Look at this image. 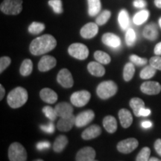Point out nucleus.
Masks as SVG:
<instances>
[{"instance_id":"obj_1","label":"nucleus","mask_w":161,"mask_h":161,"mask_svg":"<svg viewBox=\"0 0 161 161\" xmlns=\"http://www.w3.org/2000/svg\"><path fill=\"white\" fill-rule=\"evenodd\" d=\"M57 46V41L53 36L44 35L32 40L30 44V52L34 55H41L51 52Z\"/></svg>"},{"instance_id":"obj_2","label":"nucleus","mask_w":161,"mask_h":161,"mask_svg":"<svg viewBox=\"0 0 161 161\" xmlns=\"http://www.w3.org/2000/svg\"><path fill=\"white\" fill-rule=\"evenodd\" d=\"M28 92L23 87H17L9 92L7 101L12 108H18L24 105L28 100Z\"/></svg>"},{"instance_id":"obj_3","label":"nucleus","mask_w":161,"mask_h":161,"mask_svg":"<svg viewBox=\"0 0 161 161\" xmlns=\"http://www.w3.org/2000/svg\"><path fill=\"white\" fill-rule=\"evenodd\" d=\"M117 85L112 80H106L98 84L97 86V95L102 99H108L114 96L117 92Z\"/></svg>"},{"instance_id":"obj_4","label":"nucleus","mask_w":161,"mask_h":161,"mask_svg":"<svg viewBox=\"0 0 161 161\" xmlns=\"http://www.w3.org/2000/svg\"><path fill=\"white\" fill-rule=\"evenodd\" d=\"M22 4L23 0H3L0 9L7 15H17L23 10Z\"/></svg>"},{"instance_id":"obj_5","label":"nucleus","mask_w":161,"mask_h":161,"mask_svg":"<svg viewBox=\"0 0 161 161\" xmlns=\"http://www.w3.org/2000/svg\"><path fill=\"white\" fill-rule=\"evenodd\" d=\"M8 158L10 161H26L27 152L21 144L14 142L8 148Z\"/></svg>"},{"instance_id":"obj_6","label":"nucleus","mask_w":161,"mask_h":161,"mask_svg":"<svg viewBox=\"0 0 161 161\" xmlns=\"http://www.w3.org/2000/svg\"><path fill=\"white\" fill-rule=\"evenodd\" d=\"M68 52L72 57L78 60H85L89 55V49L82 43H75L69 46Z\"/></svg>"},{"instance_id":"obj_7","label":"nucleus","mask_w":161,"mask_h":161,"mask_svg":"<svg viewBox=\"0 0 161 161\" xmlns=\"http://www.w3.org/2000/svg\"><path fill=\"white\" fill-rule=\"evenodd\" d=\"M91 95L86 90H80L74 92L71 96L70 101L72 104L76 107H83L89 102Z\"/></svg>"},{"instance_id":"obj_8","label":"nucleus","mask_w":161,"mask_h":161,"mask_svg":"<svg viewBox=\"0 0 161 161\" xmlns=\"http://www.w3.org/2000/svg\"><path fill=\"white\" fill-rule=\"evenodd\" d=\"M138 140L135 138H128L121 141L117 145V149L123 154H129L137 148Z\"/></svg>"},{"instance_id":"obj_9","label":"nucleus","mask_w":161,"mask_h":161,"mask_svg":"<svg viewBox=\"0 0 161 161\" xmlns=\"http://www.w3.org/2000/svg\"><path fill=\"white\" fill-rule=\"evenodd\" d=\"M57 80L60 85L65 88H70L73 86L74 81L71 72L67 69H63L58 72Z\"/></svg>"},{"instance_id":"obj_10","label":"nucleus","mask_w":161,"mask_h":161,"mask_svg":"<svg viewBox=\"0 0 161 161\" xmlns=\"http://www.w3.org/2000/svg\"><path fill=\"white\" fill-rule=\"evenodd\" d=\"M94 116H95V114L91 110H88L80 113L75 117V125L78 128L85 126L92 121Z\"/></svg>"},{"instance_id":"obj_11","label":"nucleus","mask_w":161,"mask_h":161,"mask_svg":"<svg viewBox=\"0 0 161 161\" xmlns=\"http://www.w3.org/2000/svg\"><path fill=\"white\" fill-rule=\"evenodd\" d=\"M140 90L147 95H157L161 91V85L156 81H146L142 84Z\"/></svg>"},{"instance_id":"obj_12","label":"nucleus","mask_w":161,"mask_h":161,"mask_svg":"<svg viewBox=\"0 0 161 161\" xmlns=\"http://www.w3.org/2000/svg\"><path fill=\"white\" fill-rule=\"evenodd\" d=\"M96 152L91 147H84L76 154V161H92L95 160Z\"/></svg>"},{"instance_id":"obj_13","label":"nucleus","mask_w":161,"mask_h":161,"mask_svg":"<svg viewBox=\"0 0 161 161\" xmlns=\"http://www.w3.org/2000/svg\"><path fill=\"white\" fill-rule=\"evenodd\" d=\"M57 60L54 57L50 55H44L38 64V69L40 72H47L53 69L56 66Z\"/></svg>"},{"instance_id":"obj_14","label":"nucleus","mask_w":161,"mask_h":161,"mask_svg":"<svg viewBox=\"0 0 161 161\" xmlns=\"http://www.w3.org/2000/svg\"><path fill=\"white\" fill-rule=\"evenodd\" d=\"M98 31V27L96 23H89L84 25L81 28L80 31V34L82 37L85 39H90V38L94 37L97 35Z\"/></svg>"},{"instance_id":"obj_15","label":"nucleus","mask_w":161,"mask_h":161,"mask_svg":"<svg viewBox=\"0 0 161 161\" xmlns=\"http://www.w3.org/2000/svg\"><path fill=\"white\" fill-rule=\"evenodd\" d=\"M55 110L57 116H60V118L69 117L72 115V113H73V108L72 105L66 102H60L58 104Z\"/></svg>"},{"instance_id":"obj_16","label":"nucleus","mask_w":161,"mask_h":161,"mask_svg":"<svg viewBox=\"0 0 161 161\" xmlns=\"http://www.w3.org/2000/svg\"><path fill=\"white\" fill-rule=\"evenodd\" d=\"M75 125V116L72 115L66 118H60L57 124L58 129L60 131H69Z\"/></svg>"},{"instance_id":"obj_17","label":"nucleus","mask_w":161,"mask_h":161,"mask_svg":"<svg viewBox=\"0 0 161 161\" xmlns=\"http://www.w3.org/2000/svg\"><path fill=\"white\" fill-rule=\"evenodd\" d=\"M102 42L111 48H118L121 45V40L117 35L113 33H106L102 36Z\"/></svg>"},{"instance_id":"obj_18","label":"nucleus","mask_w":161,"mask_h":161,"mask_svg":"<svg viewBox=\"0 0 161 161\" xmlns=\"http://www.w3.org/2000/svg\"><path fill=\"white\" fill-rule=\"evenodd\" d=\"M40 96L43 102L48 104H54L57 102V93L49 88H44L40 92Z\"/></svg>"},{"instance_id":"obj_19","label":"nucleus","mask_w":161,"mask_h":161,"mask_svg":"<svg viewBox=\"0 0 161 161\" xmlns=\"http://www.w3.org/2000/svg\"><path fill=\"white\" fill-rule=\"evenodd\" d=\"M101 134H102V129H101L100 127L96 125H91L86 128V130H84L82 133L81 136L84 140H89L91 139L96 138Z\"/></svg>"},{"instance_id":"obj_20","label":"nucleus","mask_w":161,"mask_h":161,"mask_svg":"<svg viewBox=\"0 0 161 161\" xmlns=\"http://www.w3.org/2000/svg\"><path fill=\"white\" fill-rule=\"evenodd\" d=\"M119 118L120 123L125 128H128L131 125L133 122V116L130 112L125 108H122L119 111Z\"/></svg>"},{"instance_id":"obj_21","label":"nucleus","mask_w":161,"mask_h":161,"mask_svg":"<svg viewBox=\"0 0 161 161\" xmlns=\"http://www.w3.org/2000/svg\"><path fill=\"white\" fill-rule=\"evenodd\" d=\"M143 36L149 40H155L158 37V26L155 23H150L147 25L143 30Z\"/></svg>"},{"instance_id":"obj_22","label":"nucleus","mask_w":161,"mask_h":161,"mask_svg":"<svg viewBox=\"0 0 161 161\" xmlns=\"http://www.w3.org/2000/svg\"><path fill=\"white\" fill-rule=\"evenodd\" d=\"M87 69L91 75L96 77H102L105 73L104 67L98 62H90L87 66Z\"/></svg>"},{"instance_id":"obj_23","label":"nucleus","mask_w":161,"mask_h":161,"mask_svg":"<svg viewBox=\"0 0 161 161\" xmlns=\"http://www.w3.org/2000/svg\"><path fill=\"white\" fill-rule=\"evenodd\" d=\"M103 125L108 132L113 134L117 130V122L115 117L112 116H107L103 119Z\"/></svg>"},{"instance_id":"obj_24","label":"nucleus","mask_w":161,"mask_h":161,"mask_svg":"<svg viewBox=\"0 0 161 161\" xmlns=\"http://www.w3.org/2000/svg\"><path fill=\"white\" fill-rule=\"evenodd\" d=\"M68 144V139L66 136L60 135L58 136L53 144V149L55 152L60 153L63 151L66 145Z\"/></svg>"},{"instance_id":"obj_25","label":"nucleus","mask_w":161,"mask_h":161,"mask_svg":"<svg viewBox=\"0 0 161 161\" xmlns=\"http://www.w3.org/2000/svg\"><path fill=\"white\" fill-rule=\"evenodd\" d=\"M130 106L133 109L134 115L140 116V111L145 108V103L141 98H133L130 101Z\"/></svg>"},{"instance_id":"obj_26","label":"nucleus","mask_w":161,"mask_h":161,"mask_svg":"<svg viewBox=\"0 0 161 161\" xmlns=\"http://www.w3.org/2000/svg\"><path fill=\"white\" fill-rule=\"evenodd\" d=\"M88 1V14L91 17L96 16L101 11L100 0H87Z\"/></svg>"},{"instance_id":"obj_27","label":"nucleus","mask_w":161,"mask_h":161,"mask_svg":"<svg viewBox=\"0 0 161 161\" xmlns=\"http://www.w3.org/2000/svg\"><path fill=\"white\" fill-rule=\"evenodd\" d=\"M118 21L119 23V25L121 29L122 30H127L128 29V26H129L130 23V19H129V14L127 12L126 10H122L119 14L118 17Z\"/></svg>"},{"instance_id":"obj_28","label":"nucleus","mask_w":161,"mask_h":161,"mask_svg":"<svg viewBox=\"0 0 161 161\" xmlns=\"http://www.w3.org/2000/svg\"><path fill=\"white\" fill-rule=\"evenodd\" d=\"M32 69H33V64L30 59H25L20 66L19 72L23 76H28L31 73Z\"/></svg>"},{"instance_id":"obj_29","label":"nucleus","mask_w":161,"mask_h":161,"mask_svg":"<svg viewBox=\"0 0 161 161\" xmlns=\"http://www.w3.org/2000/svg\"><path fill=\"white\" fill-rule=\"evenodd\" d=\"M134 73H135V67H134V64L132 62L126 64L123 70V78L125 81H129L134 77Z\"/></svg>"},{"instance_id":"obj_30","label":"nucleus","mask_w":161,"mask_h":161,"mask_svg":"<svg viewBox=\"0 0 161 161\" xmlns=\"http://www.w3.org/2000/svg\"><path fill=\"white\" fill-rule=\"evenodd\" d=\"M148 17H149V11H147V10H142V11L138 12L134 15L133 20L136 25H142L148 19Z\"/></svg>"},{"instance_id":"obj_31","label":"nucleus","mask_w":161,"mask_h":161,"mask_svg":"<svg viewBox=\"0 0 161 161\" xmlns=\"http://www.w3.org/2000/svg\"><path fill=\"white\" fill-rule=\"evenodd\" d=\"M94 58L98 63L102 64H108L111 61L110 55L106 52L102 51H96L94 53Z\"/></svg>"},{"instance_id":"obj_32","label":"nucleus","mask_w":161,"mask_h":161,"mask_svg":"<svg viewBox=\"0 0 161 161\" xmlns=\"http://www.w3.org/2000/svg\"><path fill=\"white\" fill-rule=\"evenodd\" d=\"M156 73V69L152 66H147L146 67L142 69L140 72V76L142 79H149V78H152L153 76L155 75Z\"/></svg>"},{"instance_id":"obj_33","label":"nucleus","mask_w":161,"mask_h":161,"mask_svg":"<svg viewBox=\"0 0 161 161\" xmlns=\"http://www.w3.org/2000/svg\"><path fill=\"white\" fill-rule=\"evenodd\" d=\"M45 29V25L43 23L33 22L29 27V31L32 35H38Z\"/></svg>"},{"instance_id":"obj_34","label":"nucleus","mask_w":161,"mask_h":161,"mask_svg":"<svg viewBox=\"0 0 161 161\" xmlns=\"http://www.w3.org/2000/svg\"><path fill=\"white\" fill-rule=\"evenodd\" d=\"M110 16H111L110 11H108V10H105V11H104L102 14H100L98 15V17L96 18V24H97L98 25H104V24L109 20Z\"/></svg>"},{"instance_id":"obj_35","label":"nucleus","mask_w":161,"mask_h":161,"mask_svg":"<svg viewBox=\"0 0 161 161\" xmlns=\"http://www.w3.org/2000/svg\"><path fill=\"white\" fill-rule=\"evenodd\" d=\"M136 32L134 31V29H128L127 30L126 35H125V42L126 44L128 46H132L134 45L136 42Z\"/></svg>"},{"instance_id":"obj_36","label":"nucleus","mask_w":161,"mask_h":161,"mask_svg":"<svg viewBox=\"0 0 161 161\" xmlns=\"http://www.w3.org/2000/svg\"><path fill=\"white\" fill-rule=\"evenodd\" d=\"M151 154V150L148 147H144L137 154L136 161H148Z\"/></svg>"},{"instance_id":"obj_37","label":"nucleus","mask_w":161,"mask_h":161,"mask_svg":"<svg viewBox=\"0 0 161 161\" xmlns=\"http://www.w3.org/2000/svg\"><path fill=\"white\" fill-rule=\"evenodd\" d=\"M49 5L52 8L55 14H61L63 12L61 0H49Z\"/></svg>"},{"instance_id":"obj_38","label":"nucleus","mask_w":161,"mask_h":161,"mask_svg":"<svg viewBox=\"0 0 161 161\" xmlns=\"http://www.w3.org/2000/svg\"><path fill=\"white\" fill-rule=\"evenodd\" d=\"M43 112L44 113L46 117L49 119L51 121H55L57 118V114H56L55 110L52 108V107L46 106L43 108Z\"/></svg>"},{"instance_id":"obj_39","label":"nucleus","mask_w":161,"mask_h":161,"mask_svg":"<svg viewBox=\"0 0 161 161\" xmlns=\"http://www.w3.org/2000/svg\"><path fill=\"white\" fill-rule=\"evenodd\" d=\"M130 60L133 64H135L136 66H143L146 65L148 62L146 58H142L139 57V56L136 55H132L130 56Z\"/></svg>"},{"instance_id":"obj_40","label":"nucleus","mask_w":161,"mask_h":161,"mask_svg":"<svg viewBox=\"0 0 161 161\" xmlns=\"http://www.w3.org/2000/svg\"><path fill=\"white\" fill-rule=\"evenodd\" d=\"M149 62L150 65L153 66L154 69L161 70V57H160V56H154V57L151 58Z\"/></svg>"},{"instance_id":"obj_41","label":"nucleus","mask_w":161,"mask_h":161,"mask_svg":"<svg viewBox=\"0 0 161 161\" xmlns=\"http://www.w3.org/2000/svg\"><path fill=\"white\" fill-rule=\"evenodd\" d=\"M11 60L9 57H2L0 59V72H3L11 64Z\"/></svg>"},{"instance_id":"obj_42","label":"nucleus","mask_w":161,"mask_h":161,"mask_svg":"<svg viewBox=\"0 0 161 161\" xmlns=\"http://www.w3.org/2000/svg\"><path fill=\"white\" fill-rule=\"evenodd\" d=\"M40 128L48 134H52L54 131H55V125L52 122H49V124L47 125H40Z\"/></svg>"},{"instance_id":"obj_43","label":"nucleus","mask_w":161,"mask_h":161,"mask_svg":"<svg viewBox=\"0 0 161 161\" xmlns=\"http://www.w3.org/2000/svg\"><path fill=\"white\" fill-rule=\"evenodd\" d=\"M50 147V143L48 141H42L37 144V148L40 151H43Z\"/></svg>"},{"instance_id":"obj_44","label":"nucleus","mask_w":161,"mask_h":161,"mask_svg":"<svg viewBox=\"0 0 161 161\" xmlns=\"http://www.w3.org/2000/svg\"><path fill=\"white\" fill-rule=\"evenodd\" d=\"M134 5L137 8H143L147 5V3L146 0H134Z\"/></svg>"},{"instance_id":"obj_45","label":"nucleus","mask_w":161,"mask_h":161,"mask_svg":"<svg viewBox=\"0 0 161 161\" xmlns=\"http://www.w3.org/2000/svg\"><path fill=\"white\" fill-rule=\"evenodd\" d=\"M154 148L156 152L161 157V139H158L154 142Z\"/></svg>"},{"instance_id":"obj_46","label":"nucleus","mask_w":161,"mask_h":161,"mask_svg":"<svg viewBox=\"0 0 161 161\" xmlns=\"http://www.w3.org/2000/svg\"><path fill=\"white\" fill-rule=\"evenodd\" d=\"M151 114V110L147 108H142L140 111V116H148Z\"/></svg>"},{"instance_id":"obj_47","label":"nucleus","mask_w":161,"mask_h":161,"mask_svg":"<svg viewBox=\"0 0 161 161\" xmlns=\"http://www.w3.org/2000/svg\"><path fill=\"white\" fill-rule=\"evenodd\" d=\"M154 54L156 55H161V42L157 44L154 47Z\"/></svg>"},{"instance_id":"obj_48","label":"nucleus","mask_w":161,"mask_h":161,"mask_svg":"<svg viewBox=\"0 0 161 161\" xmlns=\"http://www.w3.org/2000/svg\"><path fill=\"white\" fill-rule=\"evenodd\" d=\"M141 125L143 128H150L152 126V122H150V121L147 120V121H143L141 124Z\"/></svg>"},{"instance_id":"obj_49","label":"nucleus","mask_w":161,"mask_h":161,"mask_svg":"<svg viewBox=\"0 0 161 161\" xmlns=\"http://www.w3.org/2000/svg\"><path fill=\"white\" fill-rule=\"evenodd\" d=\"M0 92H1V95H0V100H3L5 94V88L3 87V86L2 84H0Z\"/></svg>"},{"instance_id":"obj_50","label":"nucleus","mask_w":161,"mask_h":161,"mask_svg":"<svg viewBox=\"0 0 161 161\" xmlns=\"http://www.w3.org/2000/svg\"><path fill=\"white\" fill-rule=\"evenodd\" d=\"M154 4L159 8H161V0H154Z\"/></svg>"},{"instance_id":"obj_51","label":"nucleus","mask_w":161,"mask_h":161,"mask_svg":"<svg viewBox=\"0 0 161 161\" xmlns=\"http://www.w3.org/2000/svg\"><path fill=\"white\" fill-rule=\"evenodd\" d=\"M148 161H161V160H160V159H158V158H152L149 159V160Z\"/></svg>"},{"instance_id":"obj_52","label":"nucleus","mask_w":161,"mask_h":161,"mask_svg":"<svg viewBox=\"0 0 161 161\" xmlns=\"http://www.w3.org/2000/svg\"><path fill=\"white\" fill-rule=\"evenodd\" d=\"M159 25H160L161 28V17L160 18V19H159Z\"/></svg>"},{"instance_id":"obj_53","label":"nucleus","mask_w":161,"mask_h":161,"mask_svg":"<svg viewBox=\"0 0 161 161\" xmlns=\"http://www.w3.org/2000/svg\"><path fill=\"white\" fill-rule=\"evenodd\" d=\"M34 161H43V160H41V159H37V160H34Z\"/></svg>"},{"instance_id":"obj_54","label":"nucleus","mask_w":161,"mask_h":161,"mask_svg":"<svg viewBox=\"0 0 161 161\" xmlns=\"http://www.w3.org/2000/svg\"><path fill=\"white\" fill-rule=\"evenodd\" d=\"M92 161H98V160H92Z\"/></svg>"}]
</instances>
